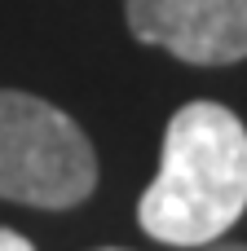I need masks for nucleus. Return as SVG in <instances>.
I'll return each instance as SVG.
<instances>
[{
	"label": "nucleus",
	"mask_w": 247,
	"mask_h": 251,
	"mask_svg": "<svg viewBox=\"0 0 247 251\" xmlns=\"http://www.w3.org/2000/svg\"><path fill=\"white\" fill-rule=\"evenodd\" d=\"M247 212V128L221 101H190L164 132V159L137 203L155 243L208 247Z\"/></svg>",
	"instance_id": "1"
},
{
	"label": "nucleus",
	"mask_w": 247,
	"mask_h": 251,
	"mask_svg": "<svg viewBox=\"0 0 247 251\" xmlns=\"http://www.w3.org/2000/svg\"><path fill=\"white\" fill-rule=\"evenodd\" d=\"M97 185L84 128L44 97L0 88V199L27 207H75Z\"/></svg>",
	"instance_id": "2"
},
{
	"label": "nucleus",
	"mask_w": 247,
	"mask_h": 251,
	"mask_svg": "<svg viewBox=\"0 0 247 251\" xmlns=\"http://www.w3.org/2000/svg\"><path fill=\"white\" fill-rule=\"evenodd\" d=\"M128 26L190 66L247 57V0H128Z\"/></svg>",
	"instance_id": "3"
},
{
	"label": "nucleus",
	"mask_w": 247,
	"mask_h": 251,
	"mask_svg": "<svg viewBox=\"0 0 247 251\" xmlns=\"http://www.w3.org/2000/svg\"><path fill=\"white\" fill-rule=\"evenodd\" d=\"M0 251H35V247H31L22 234H13V229H4V225H0Z\"/></svg>",
	"instance_id": "4"
},
{
	"label": "nucleus",
	"mask_w": 247,
	"mask_h": 251,
	"mask_svg": "<svg viewBox=\"0 0 247 251\" xmlns=\"http://www.w3.org/2000/svg\"><path fill=\"white\" fill-rule=\"evenodd\" d=\"M208 251H247L243 243H225V247H208Z\"/></svg>",
	"instance_id": "5"
}]
</instances>
